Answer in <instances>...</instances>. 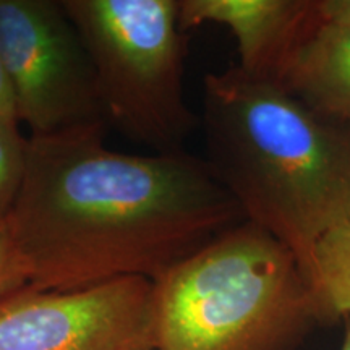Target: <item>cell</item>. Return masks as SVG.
<instances>
[{
	"instance_id": "obj_1",
	"label": "cell",
	"mask_w": 350,
	"mask_h": 350,
	"mask_svg": "<svg viewBox=\"0 0 350 350\" xmlns=\"http://www.w3.org/2000/svg\"><path fill=\"white\" fill-rule=\"evenodd\" d=\"M243 221L206 161L113 151L99 124L29 135L7 227L28 286L70 292L124 278L159 281Z\"/></svg>"
},
{
	"instance_id": "obj_2",
	"label": "cell",
	"mask_w": 350,
	"mask_h": 350,
	"mask_svg": "<svg viewBox=\"0 0 350 350\" xmlns=\"http://www.w3.org/2000/svg\"><path fill=\"white\" fill-rule=\"evenodd\" d=\"M206 164L252 222L294 253L306 282L325 235L350 216V125L239 65L204 77Z\"/></svg>"
},
{
	"instance_id": "obj_3",
	"label": "cell",
	"mask_w": 350,
	"mask_h": 350,
	"mask_svg": "<svg viewBox=\"0 0 350 350\" xmlns=\"http://www.w3.org/2000/svg\"><path fill=\"white\" fill-rule=\"evenodd\" d=\"M314 326L312 292L294 253L248 221L152 288L154 350H295Z\"/></svg>"
},
{
	"instance_id": "obj_4",
	"label": "cell",
	"mask_w": 350,
	"mask_h": 350,
	"mask_svg": "<svg viewBox=\"0 0 350 350\" xmlns=\"http://www.w3.org/2000/svg\"><path fill=\"white\" fill-rule=\"evenodd\" d=\"M93 65L104 119L154 152L185 151L200 125L183 93L178 0H62Z\"/></svg>"
},
{
	"instance_id": "obj_5",
	"label": "cell",
	"mask_w": 350,
	"mask_h": 350,
	"mask_svg": "<svg viewBox=\"0 0 350 350\" xmlns=\"http://www.w3.org/2000/svg\"><path fill=\"white\" fill-rule=\"evenodd\" d=\"M0 62L31 135L104 124L94 72L62 0H0Z\"/></svg>"
},
{
	"instance_id": "obj_6",
	"label": "cell",
	"mask_w": 350,
	"mask_h": 350,
	"mask_svg": "<svg viewBox=\"0 0 350 350\" xmlns=\"http://www.w3.org/2000/svg\"><path fill=\"white\" fill-rule=\"evenodd\" d=\"M152 288L143 278L70 292L26 286L0 299V350H154Z\"/></svg>"
},
{
	"instance_id": "obj_7",
	"label": "cell",
	"mask_w": 350,
	"mask_h": 350,
	"mask_svg": "<svg viewBox=\"0 0 350 350\" xmlns=\"http://www.w3.org/2000/svg\"><path fill=\"white\" fill-rule=\"evenodd\" d=\"M313 20V0H178L183 31L208 23L226 26L237 41L239 67L269 81Z\"/></svg>"
},
{
	"instance_id": "obj_8",
	"label": "cell",
	"mask_w": 350,
	"mask_h": 350,
	"mask_svg": "<svg viewBox=\"0 0 350 350\" xmlns=\"http://www.w3.org/2000/svg\"><path fill=\"white\" fill-rule=\"evenodd\" d=\"M274 83L313 112L350 125V28L321 23L314 13Z\"/></svg>"
},
{
	"instance_id": "obj_9",
	"label": "cell",
	"mask_w": 350,
	"mask_h": 350,
	"mask_svg": "<svg viewBox=\"0 0 350 350\" xmlns=\"http://www.w3.org/2000/svg\"><path fill=\"white\" fill-rule=\"evenodd\" d=\"M308 286L318 325L350 318V216L319 240Z\"/></svg>"
},
{
	"instance_id": "obj_10",
	"label": "cell",
	"mask_w": 350,
	"mask_h": 350,
	"mask_svg": "<svg viewBox=\"0 0 350 350\" xmlns=\"http://www.w3.org/2000/svg\"><path fill=\"white\" fill-rule=\"evenodd\" d=\"M28 139L18 120H0V226H5L23 187Z\"/></svg>"
},
{
	"instance_id": "obj_11",
	"label": "cell",
	"mask_w": 350,
	"mask_h": 350,
	"mask_svg": "<svg viewBox=\"0 0 350 350\" xmlns=\"http://www.w3.org/2000/svg\"><path fill=\"white\" fill-rule=\"evenodd\" d=\"M28 286V273L7 224L0 226V299Z\"/></svg>"
},
{
	"instance_id": "obj_12",
	"label": "cell",
	"mask_w": 350,
	"mask_h": 350,
	"mask_svg": "<svg viewBox=\"0 0 350 350\" xmlns=\"http://www.w3.org/2000/svg\"><path fill=\"white\" fill-rule=\"evenodd\" d=\"M314 13L321 23L350 28V0H313Z\"/></svg>"
},
{
	"instance_id": "obj_13",
	"label": "cell",
	"mask_w": 350,
	"mask_h": 350,
	"mask_svg": "<svg viewBox=\"0 0 350 350\" xmlns=\"http://www.w3.org/2000/svg\"><path fill=\"white\" fill-rule=\"evenodd\" d=\"M0 120H18L13 91L3 65L0 62Z\"/></svg>"
},
{
	"instance_id": "obj_14",
	"label": "cell",
	"mask_w": 350,
	"mask_h": 350,
	"mask_svg": "<svg viewBox=\"0 0 350 350\" xmlns=\"http://www.w3.org/2000/svg\"><path fill=\"white\" fill-rule=\"evenodd\" d=\"M345 325V331H344V340H342V347L340 350H350V318L344 319Z\"/></svg>"
}]
</instances>
